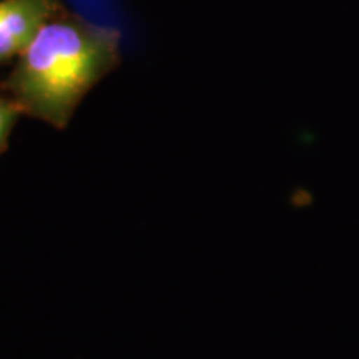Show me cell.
Returning <instances> with one entry per match:
<instances>
[{"label":"cell","instance_id":"2","mask_svg":"<svg viewBox=\"0 0 359 359\" xmlns=\"http://www.w3.org/2000/svg\"><path fill=\"white\" fill-rule=\"evenodd\" d=\"M62 8L60 0H0V65L19 57Z\"/></svg>","mask_w":359,"mask_h":359},{"label":"cell","instance_id":"3","mask_svg":"<svg viewBox=\"0 0 359 359\" xmlns=\"http://www.w3.org/2000/svg\"><path fill=\"white\" fill-rule=\"evenodd\" d=\"M22 115L19 107L13 103L7 95H0V154L8 145L12 130L15 127L17 120Z\"/></svg>","mask_w":359,"mask_h":359},{"label":"cell","instance_id":"1","mask_svg":"<svg viewBox=\"0 0 359 359\" xmlns=\"http://www.w3.org/2000/svg\"><path fill=\"white\" fill-rule=\"evenodd\" d=\"M118 64V30L62 8L17 57L2 90L22 114L62 130L83 97Z\"/></svg>","mask_w":359,"mask_h":359}]
</instances>
